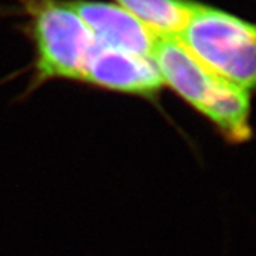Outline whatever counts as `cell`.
I'll use <instances>...</instances> for the list:
<instances>
[{
  "label": "cell",
  "instance_id": "7a4b0ae2",
  "mask_svg": "<svg viewBox=\"0 0 256 256\" xmlns=\"http://www.w3.org/2000/svg\"><path fill=\"white\" fill-rule=\"evenodd\" d=\"M28 14L34 43V84L53 78L82 80L96 40L68 2L20 0Z\"/></svg>",
  "mask_w": 256,
  "mask_h": 256
},
{
  "label": "cell",
  "instance_id": "8992f818",
  "mask_svg": "<svg viewBox=\"0 0 256 256\" xmlns=\"http://www.w3.org/2000/svg\"><path fill=\"white\" fill-rule=\"evenodd\" d=\"M158 37H178L188 23L194 0H116Z\"/></svg>",
  "mask_w": 256,
  "mask_h": 256
},
{
  "label": "cell",
  "instance_id": "277c9868",
  "mask_svg": "<svg viewBox=\"0 0 256 256\" xmlns=\"http://www.w3.org/2000/svg\"><path fill=\"white\" fill-rule=\"evenodd\" d=\"M80 82L111 92L156 98L164 82L152 58L94 43Z\"/></svg>",
  "mask_w": 256,
  "mask_h": 256
},
{
  "label": "cell",
  "instance_id": "5b68a950",
  "mask_svg": "<svg viewBox=\"0 0 256 256\" xmlns=\"http://www.w3.org/2000/svg\"><path fill=\"white\" fill-rule=\"evenodd\" d=\"M68 4L97 43L151 58L158 36L118 4L97 0H70Z\"/></svg>",
  "mask_w": 256,
  "mask_h": 256
},
{
  "label": "cell",
  "instance_id": "3957f363",
  "mask_svg": "<svg viewBox=\"0 0 256 256\" xmlns=\"http://www.w3.org/2000/svg\"><path fill=\"white\" fill-rule=\"evenodd\" d=\"M164 86L214 127L238 117L248 101V92L220 78L184 46L178 37H158L151 56Z\"/></svg>",
  "mask_w": 256,
  "mask_h": 256
},
{
  "label": "cell",
  "instance_id": "6da1fadb",
  "mask_svg": "<svg viewBox=\"0 0 256 256\" xmlns=\"http://www.w3.org/2000/svg\"><path fill=\"white\" fill-rule=\"evenodd\" d=\"M178 38L215 76L256 92V23L195 2Z\"/></svg>",
  "mask_w": 256,
  "mask_h": 256
}]
</instances>
